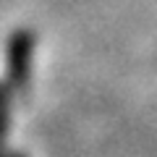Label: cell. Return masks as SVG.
<instances>
[{
  "label": "cell",
  "mask_w": 157,
  "mask_h": 157,
  "mask_svg": "<svg viewBox=\"0 0 157 157\" xmlns=\"http://www.w3.org/2000/svg\"><path fill=\"white\" fill-rule=\"evenodd\" d=\"M32 52H34V37L26 32L13 34L8 45V73H11V86L16 92H26L29 73H32Z\"/></svg>",
  "instance_id": "cell-1"
},
{
  "label": "cell",
  "mask_w": 157,
  "mask_h": 157,
  "mask_svg": "<svg viewBox=\"0 0 157 157\" xmlns=\"http://www.w3.org/2000/svg\"><path fill=\"white\" fill-rule=\"evenodd\" d=\"M8 128V89L0 86V139Z\"/></svg>",
  "instance_id": "cell-2"
}]
</instances>
